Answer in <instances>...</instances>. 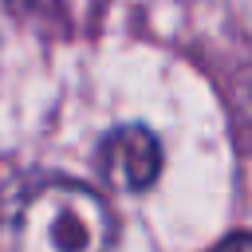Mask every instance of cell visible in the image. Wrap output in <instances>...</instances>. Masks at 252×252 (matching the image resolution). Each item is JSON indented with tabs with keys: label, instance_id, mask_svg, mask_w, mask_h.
I'll return each mask as SVG.
<instances>
[{
	"label": "cell",
	"instance_id": "obj_1",
	"mask_svg": "<svg viewBox=\"0 0 252 252\" xmlns=\"http://www.w3.org/2000/svg\"><path fill=\"white\" fill-rule=\"evenodd\" d=\"M110 205L75 181H47L12 201L0 220V252H114Z\"/></svg>",
	"mask_w": 252,
	"mask_h": 252
},
{
	"label": "cell",
	"instance_id": "obj_2",
	"mask_svg": "<svg viewBox=\"0 0 252 252\" xmlns=\"http://www.w3.org/2000/svg\"><path fill=\"white\" fill-rule=\"evenodd\" d=\"M98 169L114 189H130L142 193L154 185L158 169H161V146L158 138L130 122V126H114L102 142H98Z\"/></svg>",
	"mask_w": 252,
	"mask_h": 252
},
{
	"label": "cell",
	"instance_id": "obj_3",
	"mask_svg": "<svg viewBox=\"0 0 252 252\" xmlns=\"http://www.w3.org/2000/svg\"><path fill=\"white\" fill-rule=\"evenodd\" d=\"M213 252H248V236H232V240H224V244L213 248Z\"/></svg>",
	"mask_w": 252,
	"mask_h": 252
}]
</instances>
